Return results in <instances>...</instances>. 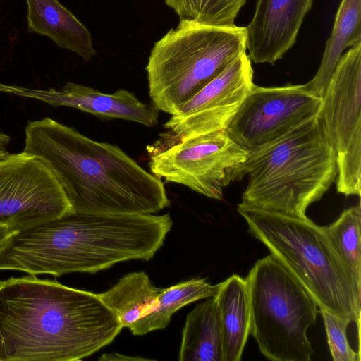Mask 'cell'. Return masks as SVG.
Listing matches in <instances>:
<instances>
[{
  "mask_svg": "<svg viewBox=\"0 0 361 361\" xmlns=\"http://www.w3.org/2000/svg\"><path fill=\"white\" fill-rule=\"evenodd\" d=\"M11 137L2 132H0V160L5 158L8 154L7 149L10 142Z\"/></svg>",
  "mask_w": 361,
  "mask_h": 361,
  "instance_id": "cb8c5ba5",
  "label": "cell"
},
{
  "mask_svg": "<svg viewBox=\"0 0 361 361\" xmlns=\"http://www.w3.org/2000/svg\"><path fill=\"white\" fill-rule=\"evenodd\" d=\"M247 184L243 206L305 219L337 176L335 153L318 116L267 144L249 150L243 166Z\"/></svg>",
  "mask_w": 361,
  "mask_h": 361,
  "instance_id": "277c9868",
  "label": "cell"
},
{
  "mask_svg": "<svg viewBox=\"0 0 361 361\" xmlns=\"http://www.w3.org/2000/svg\"><path fill=\"white\" fill-rule=\"evenodd\" d=\"M322 101L304 85L261 87L253 83L226 130L249 151L317 117Z\"/></svg>",
  "mask_w": 361,
  "mask_h": 361,
  "instance_id": "8fae6325",
  "label": "cell"
},
{
  "mask_svg": "<svg viewBox=\"0 0 361 361\" xmlns=\"http://www.w3.org/2000/svg\"><path fill=\"white\" fill-rule=\"evenodd\" d=\"M246 49L244 27L180 20L150 51L145 69L152 104L171 116L178 114Z\"/></svg>",
  "mask_w": 361,
  "mask_h": 361,
  "instance_id": "8992f818",
  "label": "cell"
},
{
  "mask_svg": "<svg viewBox=\"0 0 361 361\" xmlns=\"http://www.w3.org/2000/svg\"><path fill=\"white\" fill-rule=\"evenodd\" d=\"M313 0H257L245 27L246 49L256 63L274 64L295 44Z\"/></svg>",
  "mask_w": 361,
  "mask_h": 361,
  "instance_id": "5bb4252c",
  "label": "cell"
},
{
  "mask_svg": "<svg viewBox=\"0 0 361 361\" xmlns=\"http://www.w3.org/2000/svg\"><path fill=\"white\" fill-rule=\"evenodd\" d=\"M169 214L72 212L11 235L0 247V270L60 276L94 274L116 263L149 260L171 228Z\"/></svg>",
  "mask_w": 361,
  "mask_h": 361,
  "instance_id": "7a4b0ae2",
  "label": "cell"
},
{
  "mask_svg": "<svg viewBox=\"0 0 361 361\" xmlns=\"http://www.w3.org/2000/svg\"><path fill=\"white\" fill-rule=\"evenodd\" d=\"M361 207L357 205L345 210L340 217L328 226L325 231L333 246L361 280Z\"/></svg>",
  "mask_w": 361,
  "mask_h": 361,
  "instance_id": "44dd1931",
  "label": "cell"
},
{
  "mask_svg": "<svg viewBox=\"0 0 361 361\" xmlns=\"http://www.w3.org/2000/svg\"><path fill=\"white\" fill-rule=\"evenodd\" d=\"M29 32L44 35L84 61L97 54L87 27L58 0H25Z\"/></svg>",
  "mask_w": 361,
  "mask_h": 361,
  "instance_id": "9a60e30c",
  "label": "cell"
},
{
  "mask_svg": "<svg viewBox=\"0 0 361 361\" xmlns=\"http://www.w3.org/2000/svg\"><path fill=\"white\" fill-rule=\"evenodd\" d=\"M73 212L49 164L24 151L0 160V226L13 234Z\"/></svg>",
  "mask_w": 361,
  "mask_h": 361,
  "instance_id": "30bf717a",
  "label": "cell"
},
{
  "mask_svg": "<svg viewBox=\"0 0 361 361\" xmlns=\"http://www.w3.org/2000/svg\"><path fill=\"white\" fill-rule=\"evenodd\" d=\"M13 233L5 226H0V247L4 243L7 238Z\"/></svg>",
  "mask_w": 361,
  "mask_h": 361,
  "instance_id": "d4e9b609",
  "label": "cell"
},
{
  "mask_svg": "<svg viewBox=\"0 0 361 361\" xmlns=\"http://www.w3.org/2000/svg\"><path fill=\"white\" fill-rule=\"evenodd\" d=\"M160 290L145 272L140 271L125 275L110 289L97 295L123 328H129L154 310Z\"/></svg>",
  "mask_w": 361,
  "mask_h": 361,
  "instance_id": "d6986e66",
  "label": "cell"
},
{
  "mask_svg": "<svg viewBox=\"0 0 361 361\" xmlns=\"http://www.w3.org/2000/svg\"><path fill=\"white\" fill-rule=\"evenodd\" d=\"M361 43V0H342L336 15L331 34L319 68L305 87L312 94L322 96L342 52Z\"/></svg>",
  "mask_w": 361,
  "mask_h": 361,
  "instance_id": "ac0fdd59",
  "label": "cell"
},
{
  "mask_svg": "<svg viewBox=\"0 0 361 361\" xmlns=\"http://www.w3.org/2000/svg\"><path fill=\"white\" fill-rule=\"evenodd\" d=\"M246 280L250 334L262 354L272 361H310L307 331L319 312L312 296L271 254L256 262Z\"/></svg>",
  "mask_w": 361,
  "mask_h": 361,
  "instance_id": "52a82bcc",
  "label": "cell"
},
{
  "mask_svg": "<svg viewBox=\"0 0 361 361\" xmlns=\"http://www.w3.org/2000/svg\"><path fill=\"white\" fill-rule=\"evenodd\" d=\"M248 232L298 279L319 310L360 326L361 280L338 255L324 226L238 204Z\"/></svg>",
  "mask_w": 361,
  "mask_h": 361,
  "instance_id": "5b68a950",
  "label": "cell"
},
{
  "mask_svg": "<svg viewBox=\"0 0 361 361\" xmlns=\"http://www.w3.org/2000/svg\"><path fill=\"white\" fill-rule=\"evenodd\" d=\"M0 92L37 99L54 107L74 108L103 119H123L148 127L158 123L159 110L124 89L104 93L72 82H66L60 90L35 89L0 82Z\"/></svg>",
  "mask_w": 361,
  "mask_h": 361,
  "instance_id": "4fadbf2b",
  "label": "cell"
},
{
  "mask_svg": "<svg viewBox=\"0 0 361 361\" xmlns=\"http://www.w3.org/2000/svg\"><path fill=\"white\" fill-rule=\"evenodd\" d=\"M248 151L226 130L174 141L150 154L151 173L166 182L185 185L207 197L221 200L223 190L240 180Z\"/></svg>",
  "mask_w": 361,
  "mask_h": 361,
  "instance_id": "9c48e42d",
  "label": "cell"
},
{
  "mask_svg": "<svg viewBox=\"0 0 361 361\" xmlns=\"http://www.w3.org/2000/svg\"><path fill=\"white\" fill-rule=\"evenodd\" d=\"M324 320L327 341L334 361H360V353L353 350L347 337V329L352 322L335 316L325 310H319Z\"/></svg>",
  "mask_w": 361,
  "mask_h": 361,
  "instance_id": "603a6c76",
  "label": "cell"
},
{
  "mask_svg": "<svg viewBox=\"0 0 361 361\" xmlns=\"http://www.w3.org/2000/svg\"><path fill=\"white\" fill-rule=\"evenodd\" d=\"M23 151L49 164L74 212L145 214L171 204L161 179L118 145L95 141L49 117L27 123Z\"/></svg>",
  "mask_w": 361,
  "mask_h": 361,
  "instance_id": "3957f363",
  "label": "cell"
},
{
  "mask_svg": "<svg viewBox=\"0 0 361 361\" xmlns=\"http://www.w3.org/2000/svg\"><path fill=\"white\" fill-rule=\"evenodd\" d=\"M122 329L97 293L36 275L0 281V361L81 360Z\"/></svg>",
  "mask_w": 361,
  "mask_h": 361,
  "instance_id": "6da1fadb",
  "label": "cell"
},
{
  "mask_svg": "<svg viewBox=\"0 0 361 361\" xmlns=\"http://www.w3.org/2000/svg\"><path fill=\"white\" fill-rule=\"evenodd\" d=\"M218 306L224 361H240L250 334V308L247 281L233 274L219 283L214 297Z\"/></svg>",
  "mask_w": 361,
  "mask_h": 361,
  "instance_id": "2e32d148",
  "label": "cell"
},
{
  "mask_svg": "<svg viewBox=\"0 0 361 361\" xmlns=\"http://www.w3.org/2000/svg\"><path fill=\"white\" fill-rule=\"evenodd\" d=\"M219 289V283L211 285L204 279H193L161 288L154 310L128 329L135 336L164 329L179 309L198 300L215 297Z\"/></svg>",
  "mask_w": 361,
  "mask_h": 361,
  "instance_id": "ffe728a7",
  "label": "cell"
},
{
  "mask_svg": "<svg viewBox=\"0 0 361 361\" xmlns=\"http://www.w3.org/2000/svg\"><path fill=\"white\" fill-rule=\"evenodd\" d=\"M246 52L236 58L164 124L172 141L226 130L253 82Z\"/></svg>",
  "mask_w": 361,
  "mask_h": 361,
  "instance_id": "7c38bea8",
  "label": "cell"
},
{
  "mask_svg": "<svg viewBox=\"0 0 361 361\" xmlns=\"http://www.w3.org/2000/svg\"><path fill=\"white\" fill-rule=\"evenodd\" d=\"M318 121L332 147L337 192L360 195L361 43L341 56L322 96Z\"/></svg>",
  "mask_w": 361,
  "mask_h": 361,
  "instance_id": "ba28073f",
  "label": "cell"
},
{
  "mask_svg": "<svg viewBox=\"0 0 361 361\" xmlns=\"http://www.w3.org/2000/svg\"><path fill=\"white\" fill-rule=\"evenodd\" d=\"M179 361H224L219 312L214 297L197 305L187 315Z\"/></svg>",
  "mask_w": 361,
  "mask_h": 361,
  "instance_id": "e0dca14e",
  "label": "cell"
},
{
  "mask_svg": "<svg viewBox=\"0 0 361 361\" xmlns=\"http://www.w3.org/2000/svg\"><path fill=\"white\" fill-rule=\"evenodd\" d=\"M247 0H164L180 20H194L216 27H232Z\"/></svg>",
  "mask_w": 361,
  "mask_h": 361,
  "instance_id": "7402d4cb",
  "label": "cell"
}]
</instances>
